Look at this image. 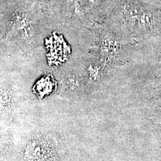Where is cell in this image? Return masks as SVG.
Instances as JSON below:
<instances>
[{"label": "cell", "mask_w": 161, "mask_h": 161, "mask_svg": "<svg viewBox=\"0 0 161 161\" xmlns=\"http://www.w3.org/2000/svg\"><path fill=\"white\" fill-rule=\"evenodd\" d=\"M56 157L55 147L44 137L30 139L24 151L25 161H56Z\"/></svg>", "instance_id": "cell-1"}, {"label": "cell", "mask_w": 161, "mask_h": 161, "mask_svg": "<svg viewBox=\"0 0 161 161\" xmlns=\"http://www.w3.org/2000/svg\"><path fill=\"white\" fill-rule=\"evenodd\" d=\"M89 78L92 80H98L101 75V67L100 64L92 62L90 63L86 68Z\"/></svg>", "instance_id": "cell-3"}, {"label": "cell", "mask_w": 161, "mask_h": 161, "mask_svg": "<svg viewBox=\"0 0 161 161\" xmlns=\"http://www.w3.org/2000/svg\"><path fill=\"white\" fill-rule=\"evenodd\" d=\"M64 92L68 94L78 95L82 88V82L80 78L74 74H69L64 78L63 80Z\"/></svg>", "instance_id": "cell-2"}, {"label": "cell", "mask_w": 161, "mask_h": 161, "mask_svg": "<svg viewBox=\"0 0 161 161\" xmlns=\"http://www.w3.org/2000/svg\"><path fill=\"white\" fill-rule=\"evenodd\" d=\"M1 110L7 112L11 109L12 104V96L7 90L1 89Z\"/></svg>", "instance_id": "cell-4"}]
</instances>
